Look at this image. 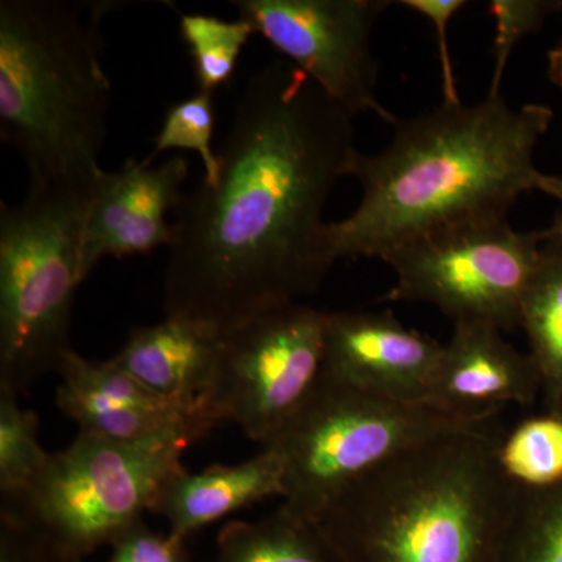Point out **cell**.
Returning <instances> with one entry per match:
<instances>
[{
  "instance_id": "603a6c76",
  "label": "cell",
  "mask_w": 562,
  "mask_h": 562,
  "mask_svg": "<svg viewBox=\"0 0 562 562\" xmlns=\"http://www.w3.org/2000/svg\"><path fill=\"white\" fill-rule=\"evenodd\" d=\"M214 94L198 91L191 98L173 103L166 110L160 132L155 136L154 150L149 160L160 157L172 149L191 150L203 162L202 183L213 184L221 171L220 155L214 154Z\"/></svg>"
},
{
  "instance_id": "9c48e42d",
  "label": "cell",
  "mask_w": 562,
  "mask_h": 562,
  "mask_svg": "<svg viewBox=\"0 0 562 562\" xmlns=\"http://www.w3.org/2000/svg\"><path fill=\"white\" fill-rule=\"evenodd\" d=\"M327 313L291 303L221 336L203 406L214 424L233 422L251 441L271 443L324 372Z\"/></svg>"
},
{
  "instance_id": "4fadbf2b",
  "label": "cell",
  "mask_w": 562,
  "mask_h": 562,
  "mask_svg": "<svg viewBox=\"0 0 562 562\" xmlns=\"http://www.w3.org/2000/svg\"><path fill=\"white\" fill-rule=\"evenodd\" d=\"M441 350L390 310L327 313L322 373L391 401L427 405Z\"/></svg>"
},
{
  "instance_id": "484cf974",
  "label": "cell",
  "mask_w": 562,
  "mask_h": 562,
  "mask_svg": "<svg viewBox=\"0 0 562 562\" xmlns=\"http://www.w3.org/2000/svg\"><path fill=\"white\" fill-rule=\"evenodd\" d=\"M49 538L0 514V562H83Z\"/></svg>"
},
{
  "instance_id": "6da1fadb",
  "label": "cell",
  "mask_w": 562,
  "mask_h": 562,
  "mask_svg": "<svg viewBox=\"0 0 562 562\" xmlns=\"http://www.w3.org/2000/svg\"><path fill=\"white\" fill-rule=\"evenodd\" d=\"M353 117L286 60L233 110L213 184L184 195L165 272L166 316L221 335L319 290L324 210L360 150Z\"/></svg>"
},
{
  "instance_id": "83f0119b",
  "label": "cell",
  "mask_w": 562,
  "mask_h": 562,
  "mask_svg": "<svg viewBox=\"0 0 562 562\" xmlns=\"http://www.w3.org/2000/svg\"><path fill=\"white\" fill-rule=\"evenodd\" d=\"M543 194L550 195L554 201L560 203V210L554 214L552 224L543 228L541 236L543 241H562V176H547L542 173L539 181V190Z\"/></svg>"
},
{
  "instance_id": "277c9868",
  "label": "cell",
  "mask_w": 562,
  "mask_h": 562,
  "mask_svg": "<svg viewBox=\"0 0 562 562\" xmlns=\"http://www.w3.org/2000/svg\"><path fill=\"white\" fill-rule=\"evenodd\" d=\"M109 3L0 2V139L31 183H95L105 169L111 81L102 63Z\"/></svg>"
},
{
  "instance_id": "52a82bcc",
  "label": "cell",
  "mask_w": 562,
  "mask_h": 562,
  "mask_svg": "<svg viewBox=\"0 0 562 562\" xmlns=\"http://www.w3.org/2000/svg\"><path fill=\"white\" fill-rule=\"evenodd\" d=\"M191 442L183 436L120 441L80 431L50 453L31 490L2 503L0 514L87 558L143 520L162 484L183 468Z\"/></svg>"
},
{
  "instance_id": "8992f818",
  "label": "cell",
  "mask_w": 562,
  "mask_h": 562,
  "mask_svg": "<svg viewBox=\"0 0 562 562\" xmlns=\"http://www.w3.org/2000/svg\"><path fill=\"white\" fill-rule=\"evenodd\" d=\"M491 420L384 398L324 375L268 446L283 461V503L313 520L351 483L413 447Z\"/></svg>"
},
{
  "instance_id": "8fae6325",
  "label": "cell",
  "mask_w": 562,
  "mask_h": 562,
  "mask_svg": "<svg viewBox=\"0 0 562 562\" xmlns=\"http://www.w3.org/2000/svg\"><path fill=\"white\" fill-rule=\"evenodd\" d=\"M57 405L81 432L120 441L183 436L195 441L216 427L203 406L169 401L114 362L88 360L70 349L57 371Z\"/></svg>"
},
{
  "instance_id": "ffe728a7",
  "label": "cell",
  "mask_w": 562,
  "mask_h": 562,
  "mask_svg": "<svg viewBox=\"0 0 562 562\" xmlns=\"http://www.w3.org/2000/svg\"><path fill=\"white\" fill-rule=\"evenodd\" d=\"M497 461L506 479L525 490L562 483V416L546 413L520 422L501 439Z\"/></svg>"
},
{
  "instance_id": "7402d4cb",
  "label": "cell",
  "mask_w": 562,
  "mask_h": 562,
  "mask_svg": "<svg viewBox=\"0 0 562 562\" xmlns=\"http://www.w3.org/2000/svg\"><path fill=\"white\" fill-rule=\"evenodd\" d=\"M21 395L0 387V494L2 503L18 501L49 462L38 441V416L22 408Z\"/></svg>"
},
{
  "instance_id": "e0dca14e",
  "label": "cell",
  "mask_w": 562,
  "mask_h": 562,
  "mask_svg": "<svg viewBox=\"0 0 562 562\" xmlns=\"http://www.w3.org/2000/svg\"><path fill=\"white\" fill-rule=\"evenodd\" d=\"M520 328L541 376L547 413L562 416V241L543 243L520 306Z\"/></svg>"
},
{
  "instance_id": "ba28073f",
  "label": "cell",
  "mask_w": 562,
  "mask_h": 562,
  "mask_svg": "<svg viewBox=\"0 0 562 562\" xmlns=\"http://www.w3.org/2000/svg\"><path fill=\"white\" fill-rule=\"evenodd\" d=\"M543 243L541 232L516 231L508 217L439 228L384 257L395 281L380 302L428 303L453 324L516 330Z\"/></svg>"
},
{
  "instance_id": "7c38bea8",
  "label": "cell",
  "mask_w": 562,
  "mask_h": 562,
  "mask_svg": "<svg viewBox=\"0 0 562 562\" xmlns=\"http://www.w3.org/2000/svg\"><path fill=\"white\" fill-rule=\"evenodd\" d=\"M190 162L173 157L155 161L128 158L121 169L103 172L85 224L83 280L103 258L135 257L171 247L173 224L168 214L179 209Z\"/></svg>"
},
{
  "instance_id": "cb8c5ba5",
  "label": "cell",
  "mask_w": 562,
  "mask_h": 562,
  "mask_svg": "<svg viewBox=\"0 0 562 562\" xmlns=\"http://www.w3.org/2000/svg\"><path fill=\"white\" fill-rule=\"evenodd\" d=\"M562 9L560 0H491L487 13L494 21L490 95L501 94V85L514 49L527 36L539 32L552 14Z\"/></svg>"
},
{
  "instance_id": "30bf717a",
  "label": "cell",
  "mask_w": 562,
  "mask_h": 562,
  "mask_svg": "<svg viewBox=\"0 0 562 562\" xmlns=\"http://www.w3.org/2000/svg\"><path fill=\"white\" fill-rule=\"evenodd\" d=\"M239 18L283 55L333 103L350 114L397 117L380 102L379 63L372 50L387 0H235Z\"/></svg>"
},
{
  "instance_id": "4316f807",
  "label": "cell",
  "mask_w": 562,
  "mask_h": 562,
  "mask_svg": "<svg viewBox=\"0 0 562 562\" xmlns=\"http://www.w3.org/2000/svg\"><path fill=\"white\" fill-rule=\"evenodd\" d=\"M398 5H403L405 9L412 10L430 21L439 41L438 52L439 63H441L443 102H461L452 60H450L447 29H449L454 14L464 9L468 2H464V0H403V2H398Z\"/></svg>"
},
{
  "instance_id": "d4e9b609",
  "label": "cell",
  "mask_w": 562,
  "mask_h": 562,
  "mask_svg": "<svg viewBox=\"0 0 562 562\" xmlns=\"http://www.w3.org/2000/svg\"><path fill=\"white\" fill-rule=\"evenodd\" d=\"M109 562H192L187 539L154 531L139 520L111 543Z\"/></svg>"
},
{
  "instance_id": "2e32d148",
  "label": "cell",
  "mask_w": 562,
  "mask_h": 562,
  "mask_svg": "<svg viewBox=\"0 0 562 562\" xmlns=\"http://www.w3.org/2000/svg\"><path fill=\"white\" fill-rule=\"evenodd\" d=\"M221 336L198 322L166 316L160 324L135 328L113 360L161 397L203 406L216 369Z\"/></svg>"
},
{
  "instance_id": "5b68a950",
  "label": "cell",
  "mask_w": 562,
  "mask_h": 562,
  "mask_svg": "<svg viewBox=\"0 0 562 562\" xmlns=\"http://www.w3.org/2000/svg\"><path fill=\"white\" fill-rule=\"evenodd\" d=\"M98 181L31 183L24 201L0 205V387L27 394L72 349L70 314L85 281V224Z\"/></svg>"
},
{
  "instance_id": "3957f363",
  "label": "cell",
  "mask_w": 562,
  "mask_h": 562,
  "mask_svg": "<svg viewBox=\"0 0 562 562\" xmlns=\"http://www.w3.org/2000/svg\"><path fill=\"white\" fill-rule=\"evenodd\" d=\"M490 424L406 450L314 519L338 562H497L517 492Z\"/></svg>"
},
{
  "instance_id": "d6986e66",
  "label": "cell",
  "mask_w": 562,
  "mask_h": 562,
  "mask_svg": "<svg viewBox=\"0 0 562 562\" xmlns=\"http://www.w3.org/2000/svg\"><path fill=\"white\" fill-rule=\"evenodd\" d=\"M497 562H562V483L519 487Z\"/></svg>"
},
{
  "instance_id": "7a4b0ae2",
  "label": "cell",
  "mask_w": 562,
  "mask_h": 562,
  "mask_svg": "<svg viewBox=\"0 0 562 562\" xmlns=\"http://www.w3.org/2000/svg\"><path fill=\"white\" fill-rule=\"evenodd\" d=\"M553 117L541 103L512 106L487 94L398 120L382 151L358 154L350 177L361 183V202L346 220L325 225V265L383 261L439 228L508 217L520 195L539 190L535 151Z\"/></svg>"
},
{
  "instance_id": "9a60e30c",
  "label": "cell",
  "mask_w": 562,
  "mask_h": 562,
  "mask_svg": "<svg viewBox=\"0 0 562 562\" xmlns=\"http://www.w3.org/2000/svg\"><path fill=\"white\" fill-rule=\"evenodd\" d=\"M283 461L272 446L235 465L216 464L191 473L181 468L168 480L150 513L165 517L169 532H192L266 498L283 497Z\"/></svg>"
},
{
  "instance_id": "44dd1931",
  "label": "cell",
  "mask_w": 562,
  "mask_h": 562,
  "mask_svg": "<svg viewBox=\"0 0 562 562\" xmlns=\"http://www.w3.org/2000/svg\"><path fill=\"white\" fill-rule=\"evenodd\" d=\"M180 36L194 63L199 91L214 94L227 87L235 74L244 47L255 33L249 21H227L211 14L183 13Z\"/></svg>"
},
{
  "instance_id": "5bb4252c",
  "label": "cell",
  "mask_w": 562,
  "mask_h": 562,
  "mask_svg": "<svg viewBox=\"0 0 562 562\" xmlns=\"http://www.w3.org/2000/svg\"><path fill=\"white\" fill-rule=\"evenodd\" d=\"M541 376L530 353L483 324H453L432 373L427 405L453 416L492 420L509 403L531 405Z\"/></svg>"
},
{
  "instance_id": "ac0fdd59",
  "label": "cell",
  "mask_w": 562,
  "mask_h": 562,
  "mask_svg": "<svg viewBox=\"0 0 562 562\" xmlns=\"http://www.w3.org/2000/svg\"><path fill=\"white\" fill-rule=\"evenodd\" d=\"M213 562H338L313 520L284 508L257 522H231L217 536Z\"/></svg>"
},
{
  "instance_id": "f1b7e54d",
  "label": "cell",
  "mask_w": 562,
  "mask_h": 562,
  "mask_svg": "<svg viewBox=\"0 0 562 562\" xmlns=\"http://www.w3.org/2000/svg\"><path fill=\"white\" fill-rule=\"evenodd\" d=\"M547 77L562 94V40L558 41L547 54Z\"/></svg>"
}]
</instances>
